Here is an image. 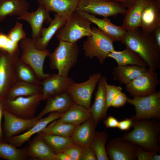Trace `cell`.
<instances>
[{
  "label": "cell",
  "instance_id": "47",
  "mask_svg": "<svg viewBox=\"0 0 160 160\" xmlns=\"http://www.w3.org/2000/svg\"><path fill=\"white\" fill-rule=\"evenodd\" d=\"M118 2L127 9L131 7L135 3L137 0H109Z\"/></svg>",
  "mask_w": 160,
  "mask_h": 160
},
{
  "label": "cell",
  "instance_id": "21",
  "mask_svg": "<svg viewBox=\"0 0 160 160\" xmlns=\"http://www.w3.org/2000/svg\"><path fill=\"white\" fill-rule=\"evenodd\" d=\"M47 100L45 107L37 116L39 119L49 113H63L76 103L67 92L52 96Z\"/></svg>",
  "mask_w": 160,
  "mask_h": 160
},
{
  "label": "cell",
  "instance_id": "24",
  "mask_svg": "<svg viewBox=\"0 0 160 160\" xmlns=\"http://www.w3.org/2000/svg\"><path fill=\"white\" fill-rule=\"evenodd\" d=\"M27 152L29 158L41 160H56V153L37 134L29 143Z\"/></svg>",
  "mask_w": 160,
  "mask_h": 160
},
{
  "label": "cell",
  "instance_id": "10",
  "mask_svg": "<svg viewBox=\"0 0 160 160\" xmlns=\"http://www.w3.org/2000/svg\"><path fill=\"white\" fill-rule=\"evenodd\" d=\"M20 54V49L13 54L0 52V98L4 99L10 88L17 81L15 71L16 61Z\"/></svg>",
  "mask_w": 160,
  "mask_h": 160
},
{
  "label": "cell",
  "instance_id": "25",
  "mask_svg": "<svg viewBox=\"0 0 160 160\" xmlns=\"http://www.w3.org/2000/svg\"><path fill=\"white\" fill-rule=\"evenodd\" d=\"M151 0H137L135 4L127 9L123 19L122 26L126 31L140 27L143 10Z\"/></svg>",
  "mask_w": 160,
  "mask_h": 160
},
{
  "label": "cell",
  "instance_id": "23",
  "mask_svg": "<svg viewBox=\"0 0 160 160\" xmlns=\"http://www.w3.org/2000/svg\"><path fill=\"white\" fill-rule=\"evenodd\" d=\"M96 127L92 116L84 122L76 126L71 137L75 144L81 147L90 146Z\"/></svg>",
  "mask_w": 160,
  "mask_h": 160
},
{
  "label": "cell",
  "instance_id": "4",
  "mask_svg": "<svg viewBox=\"0 0 160 160\" xmlns=\"http://www.w3.org/2000/svg\"><path fill=\"white\" fill-rule=\"evenodd\" d=\"M91 23L77 12H74L56 34L59 41L75 43L85 36L92 34Z\"/></svg>",
  "mask_w": 160,
  "mask_h": 160
},
{
  "label": "cell",
  "instance_id": "8",
  "mask_svg": "<svg viewBox=\"0 0 160 160\" xmlns=\"http://www.w3.org/2000/svg\"><path fill=\"white\" fill-rule=\"evenodd\" d=\"M76 11L108 17L124 15L127 9L121 3L109 0H78Z\"/></svg>",
  "mask_w": 160,
  "mask_h": 160
},
{
  "label": "cell",
  "instance_id": "41",
  "mask_svg": "<svg viewBox=\"0 0 160 160\" xmlns=\"http://www.w3.org/2000/svg\"><path fill=\"white\" fill-rule=\"evenodd\" d=\"M82 147L76 144L63 151L66 154L71 160H81Z\"/></svg>",
  "mask_w": 160,
  "mask_h": 160
},
{
  "label": "cell",
  "instance_id": "48",
  "mask_svg": "<svg viewBox=\"0 0 160 160\" xmlns=\"http://www.w3.org/2000/svg\"><path fill=\"white\" fill-rule=\"evenodd\" d=\"M153 33L156 44L160 49V27L156 28Z\"/></svg>",
  "mask_w": 160,
  "mask_h": 160
},
{
  "label": "cell",
  "instance_id": "49",
  "mask_svg": "<svg viewBox=\"0 0 160 160\" xmlns=\"http://www.w3.org/2000/svg\"><path fill=\"white\" fill-rule=\"evenodd\" d=\"M55 153L56 160H71L66 154L63 152H60Z\"/></svg>",
  "mask_w": 160,
  "mask_h": 160
},
{
  "label": "cell",
  "instance_id": "36",
  "mask_svg": "<svg viewBox=\"0 0 160 160\" xmlns=\"http://www.w3.org/2000/svg\"><path fill=\"white\" fill-rule=\"evenodd\" d=\"M108 135L104 130L95 132L90 145L96 155L97 160H109L105 147Z\"/></svg>",
  "mask_w": 160,
  "mask_h": 160
},
{
  "label": "cell",
  "instance_id": "30",
  "mask_svg": "<svg viewBox=\"0 0 160 160\" xmlns=\"http://www.w3.org/2000/svg\"><path fill=\"white\" fill-rule=\"evenodd\" d=\"M91 116L89 109L75 103L63 113L59 119L62 121L77 126L84 122Z\"/></svg>",
  "mask_w": 160,
  "mask_h": 160
},
{
  "label": "cell",
  "instance_id": "44",
  "mask_svg": "<svg viewBox=\"0 0 160 160\" xmlns=\"http://www.w3.org/2000/svg\"><path fill=\"white\" fill-rule=\"evenodd\" d=\"M133 120L131 118H126L119 121L117 128L121 131H127L132 127Z\"/></svg>",
  "mask_w": 160,
  "mask_h": 160
},
{
  "label": "cell",
  "instance_id": "16",
  "mask_svg": "<svg viewBox=\"0 0 160 160\" xmlns=\"http://www.w3.org/2000/svg\"><path fill=\"white\" fill-rule=\"evenodd\" d=\"M73 82V80L69 77H63L58 74H49L41 81L42 100L54 95L67 92Z\"/></svg>",
  "mask_w": 160,
  "mask_h": 160
},
{
  "label": "cell",
  "instance_id": "14",
  "mask_svg": "<svg viewBox=\"0 0 160 160\" xmlns=\"http://www.w3.org/2000/svg\"><path fill=\"white\" fill-rule=\"evenodd\" d=\"M138 146L130 141L119 137L110 140L106 149L109 160H136Z\"/></svg>",
  "mask_w": 160,
  "mask_h": 160
},
{
  "label": "cell",
  "instance_id": "7",
  "mask_svg": "<svg viewBox=\"0 0 160 160\" xmlns=\"http://www.w3.org/2000/svg\"><path fill=\"white\" fill-rule=\"evenodd\" d=\"M127 102L135 108V114L133 121L160 119V91L146 96L127 99Z\"/></svg>",
  "mask_w": 160,
  "mask_h": 160
},
{
  "label": "cell",
  "instance_id": "31",
  "mask_svg": "<svg viewBox=\"0 0 160 160\" xmlns=\"http://www.w3.org/2000/svg\"><path fill=\"white\" fill-rule=\"evenodd\" d=\"M108 57L114 59L118 65H136L148 67L147 63L138 55L127 48L121 51L115 50L110 53Z\"/></svg>",
  "mask_w": 160,
  "mask_h": 160
},
{
  "label": "cell",
  "instance_id": "29",
  "mask_svg": "<svg viewBox=\"0 0 160 160\" xmlns=\"http://www.w3.org/2000/svg\"><path fill=\"white\" fill-rule=\"evenodd\" d=\"M29 7L25 0H0V23L8 16L20 15Z\"/></svg>",
  "mask_w": 160,
  "mask_h": 160
},
{
  "label": "cell",
  "instance_id": "3",
  "mask_svg": "<svg viewBox=\"0 0 160 160\" xmlns=\"http://www.w3.org/2000/svg\"><path fill=\"white\" fill-rule=\"evenodd\" d=\"M79 52L76 42L59 41L58 46L48 56L51 68L57 70L60 76L68 77L69 71L77 62Z\"/></svg>",
  "mask_w": 160,
  "mask_h": 160
},
{
  "label": "cell",
  "instance_id": "6",
  "mask_svg": "<svg viewBox=\"0 0 160 160\" xmlns=\"http://www.w3.org/2000/svg\"><path fill=\"white\" fill-rule=\"evenodd\" d=\"M19 42L20 58L32 68L40 80H43L49 75L43 71L44 60L49 53V50L37 49L31 38L26 37Z\"/></svg>",
  "mask_w": 160,
  "mask_h": 160
},
{
  "label": "cell",
  "instance_id": "2",
  "mask_svg": "<svg viewBox=\"0 0 160 160\" xmlns=\"http://www.w3.org/2000/svg\"><path fill=\"white\" fill-rule=\"evenodd\" d=\"M131 132H125L122 138L130 141L148 151L160 152L158 138L160 122L155 119L133 120Z\"/></svg>",
  "mask_w": 160,
  "mask_h": 160
},
{
  "label": "cell",
  "instance_id": "35",
  "mask_svg": "<svg viewBox=\"0 0 160 160\" xmlns=\"http://www.w3.org/2000/svg\"><path fill=\"white\" fill-rule=\"evenodd\" d=\"M76 126L55 120L45 128L41 132L43 133L71 137Z\"/></svg>",
  "mask_w": 160,
  "mask_h": 160
},
{
  "label": "cell",
  "instance_id": "32",
  "mask_svg": "<svg viewBox=\"0 0 160 160\" xmlns=\"http://www.w3.org/2000/svg\"><path fill=\"white\" fill-rule=\"evenodd\" d=\"M37 134L40 136L55 153L63 151L65 149L76 144L71 137L46 134L41 132Z\"/></svg>",
  "mask_w": 160,
  "mask_h": 160
},
{
  "label": "cell",
  "instance_id": "45",
  "mask_svg": "<svg viewBox=\"0 0 160 160\" xmlns=\"http://www.w3.org/2000/svg\"><path fill=\"white\" fill-rule=\"evenodd\" d=\"M103 122L107 128H117L119 123L117 119L112 116H109Z\"/></svg>",
  "mask_w": 160,
  "mask_h": 160
},
{
  "label": "cell",
  "instance_id": "27",
  "mask_svg": "<svg viewBox=\"0 0 160 160\" xmlns=\"http://www.w3.org/2000/svg\"><path fill=\"white\" fill-rule=\"evenodd\" d=\"M148 69L147 67L136 65H118L114 68L112 74L114 80L126 85Z\"/></svg>",
  "mask_w": 160,
  "mask_h": 160
},
{
  "label": "cell",
  "instance_id": "19",
  "mask_svg": "<svg viewBox=\"0 0 160 160\" xmlns=\"http://www.w3.org/2000/svg\"><path fill=\"white\" fill-rule=\"evenodd\" d=\"M63 113L54 112L49 113L47 117L39 119L29 129L21 134L14 136L7 141L17 148L21 147L33 135L41 132L49 124L59 119Z\"/></svg>",
  "mask_w": 160,
  "mask_h": 160
},
{
  "label": "cell",
  "instance_id": "1",
  "mask_svg": "<svg viewBox=\"0 0 160 160\" xmlns=\"http://www.w3.org/2000/svg\"><path fill=\"white\" fill-rule=\"evenodd\" d=\"M120 41L143 59L149 70L156 72L160 68V49L156 44L153 33H145L137 28L127 31Z\"/></svg>",
  "mask_w": 160,
  "mask_h": 160
},
{
  "label": "cell",
  "instance_id": "28",
  "mask_svg": "<svg viewBox=\"0 0 160 160\" xmlns=\"http://www.w3.org/2000/svg\"><path fill=\"white\" fill-rule=\"evenodd\" d=\"M42 91L41 85L17 81L8 91L4 99L10 100L20 96H31L42 93Z\"/></svg>",
  "mask_w": 160,
  "mask_h": 160
},
{
  "label": "cell",
  "instance_id": "26",
  "mask_svg": "<svg viewBox=\"0 0 160 160\" xmlns=\"http://www.w3.org/2000/svg\"><path fill=\"white\" fill-rule=\"evenodd\" d=\"M67 20L57 14L54 15V18L49 22V25L41 30L39 39L34 43L35 47L39 50L47 49V47L53 36L62 27Z\"/></svg>",
  "mask_w": 160,
  "mask_h": 160
},
{
  "label": "cell",
  "instance_id": "20",
  "mask_svg": "<svg viewBox=\"0 0 160 160\" xmlns=\"http://www.w3.org/2000/svg\"><path fill=\"white\" fill-rule=\"evenodd\" d=\"M77 12L91 23L96 25L98 28L114 41H120L127 31L122 26H118L112 23L107 17L100 19L93 15L87 12Z\"/></svg>",
  "mask_w": 160,
  "mask_h": 160
},
{
  "label": "cell",
  "instance_id": "22",
  "mask_svg": "<svg viewBox=\"0 0 160 160\" xmlns=\"http://www.w3.org/2000/svg\"><path fill=\"white\" fill-rule=\"evenodd\" d=\"M39 5L68 20L76 11L78 0H37Z\"/></svg>",
  "mask_w": 160,
  "mask_h": 160
},
{
  "label": "cell",
  "instance_id": "34",
  "mask_svg": "<svg viewBox=\"0 0 160 160\" xmlns=\"http://www.w3.org/2000/svg\"><path fill=\"white\" fill-rule=\"evenodd\" d=\"M28 158L27 148H18L8 142H0V158L7 160H25Z\"/></svg>",
  "mask_w": 160,
  "mask_h": 160
},
{
  "label": "cell",
  "instance_id": "11",
  "mask_svg": "<svg viewBox=\"0 0 160 160\" xmlns=\"http://www.w3.org/2000/svg\"><path fill=\"white\" fill-rule=\"evenodd\" d=\"M159 83L158 73L148 69L126 85L125 89L133 97H142L156 92Z\"/></svg>",
  "mask_w": 160,
  "mask_h": 160
},
{
  "label": "cell",
  "instance_id": "39",
  "mask_svg": "<svg viewBox=\"0 0 160 160\" xmlns=\"http://www.w3.org/2000/svg\"><path fill=\"white\" fill-rule=\"evenodd\" d=\"M155 151H148L138 146L136 151V156L138 160H160V155Z\"/></svg>",
  "mask_w": 160,
  "mask_h": 160
},
{
  "label": "cell",
  "instance_id": "18",
  "mask_svg": "<svg viewBox=\"0 0 160 160\" xmlns=\"http://www.w3.org/2000/svg\"><path fill=\"white\" fill-rule=\"evenodd\" d=\"M160 27V0H151L142 12L140 27L147 33H153Z\"/></svg>",
  "mask_w": 160,
  "mask_h": 160
},
{
  "label": "cell",
  "instance_id": "42",
  "mask_svg": "<svg viewBox=\"0 0 160 160\" xmlns=\"http://www.w3.org/2000/svg\"><path fill=\"white\" fill-rule=\"evenodd\" d=\"M95 153L90 146L82 147L81 160H96Z\"/></svg>",
  "mask_w": 160,
  "mask_h": 160
},
{
  "label": "cell",
  "instance_id": "12",
  "mask_svg": "<svg viewBox=\"0 0 160 160\" xmlns=\"http://www.w3.org/2000/svg\"><path fill=\"white\" fill-rule=\"evenodd\" d=\"M101 77L100 73H94L85 81L81 83L73 82L67 92L76 104L89 110L93 93Z\"/></svg>",
  "mask_w": 160,
  "mask_h": 160
},
{
  "label": "cell",
  "instance_id": "5",
  "mask_svg": "<svg viewBox=\"0 0 160 160\" xmlns=\"http://www.w3.org/2000/svg\"><path fill=\"white\" fill-rule=\"evenodd\" d=\"M92 34L87 36L83 45L86 56L90 58L97 57L103 63L109 54L115 50L114 41L98 28L93 27Z\"/></svg>",
  "mask_w": 160,
  "mask_h": 160
},
{
  "label": "cell",
  "instance_id": "46",
  "mask_svg": "<svg viewBox=\"0 0 160 160\" xmlns=\"http://www.w3.org/2000/svg\"><path fill=\"white\" fill-rule=\"evenodd\" d=\"M4 110L3 99L0 98V142L4 141L1 121Z\"/></svg>",
  "mask_w": 160,
  "mask_h": 160
},
{
  "label": "cell",
  "instance_id": "43",
  "mask_svg": "<svg viewBox=\"0 0 160 160\" xmlns=\"http://www.w3.org/2000/svg\"><path fill=\"white\" fill-rule=\"evenodd\" d=\"M127 99L126 95L121 92L115 97L112 102L111 106L119 108L124 106L127 102Z\"/></svg>",
  "mask_w": 160,
  "mask_h": 160
},
{
  "label": "cell",
  "instance_id": "37",
  "mask_svg": "<svg viewBox=\"0 0 160 160\" xmlns=\"http://www.w3.org/2000/svg\"><path fill=\"white\" fill-rule=\"evenodd\" d=\"M18 43L11 40L7 34L0 32V50L13 54L20 49Z\"/></svg>",
  "mask_w": 160,
  "mask_h": 160
},
{
  "label": "cell",
  "instance_id": "33",
  "mask_svg": "<svg viewBox=\"0 0 160 160\" xmlns=\"http://www.w3.org/2000/svg\"><path fill=\"white\" fill-rule=\"evenodd\" d=\"M15 71L17 81L41 85V81L38 78L33 70L22 61L19 57L15 63Z\"/></svg>",
  "mask_w": 160,
  "mask_h": 160
},
{
  "label": "cell",
  "instance_id": "17",
  "mask_svg": "<svg viewBox=\"0 0 160 160\" xmlns=\"http://www.w3.org/2000/svg\"><path fill=\"white\" fill-rule=\"evenodd\" d=\"M107 84L106 77L102 76L97 84L94 103L89 109L96 126L101 120L106 117L108 108L106 98Z\"/></svg>",
  "mask_w": 160,
  "mask_h": 160
},
{
  "label": "cell",
  "instance_id": "9",
  "mask_svg": "<svg viewBox=\"0 0 160 160\" xmlns=\"http://www.w3.org/2000/svg\"><path fill=\"white\" fill-rule=\"evenodd\" d=\"M42 100V93L20 96L10 100L3 99L5 110L17 116L26 119L35 117L37 108Z\"/></svg>",
  "mask_w": 160,
  "mask_h": 160
},
{
  "label": "cell",
  "instance_id": "40",
  "mask_svg": "<svg viewBox=\"0 0 160 160\" xmlns=\"http://www.w3.org/2000/svg\"><path fill=\"white\" fill-rule=\"evenodd\" d=\"M121 87L113 85H107L106 87V98L108 107H111L112 102L116 95L121 92Z\"/></svg>",
  "mask_w": 160,
  "mask_h": 160
},
{
  "label": "cell",
  "instance_id": "15",
  "mask_svg": "<svg viewBox=\"0 0 160 160\" xmlns=\"http://www.w3.org/2000/svg\"><path fill=\"white\" fill-rule=\"evenodd\" d=\"M49 12L44 7L39 5L35 11L30 12L26 11L17 17V20L25 21L30 24L31 39L34 44L40 37L43 23H49L52 19Z\"/></svg>",
  "mask_w": 160,
  "mask_h": 160
},
{
  "label": "cell",
  "instance_id": "38",
  "mask_svg": "<svg viewBox=\"0 0 160 160\" xmlns=\"http://www.w3.org/2000/svg\"><path fill=\"white\" fill-rule=\"evenodd\" d=\"M7 35L11 40L17 43L26 37V34L23 29V24L18 22L16 23L14 26Z\"/></svg>",
  "mask_w": 160,
  "mask_h": 160
},
{
  "label": "cell",
  "instance_id": "13",
  "mask_svg": "<svg viewBox=\"0 0 160 160\" xmlns=\"http://www.w3.org/2000/svg\"><path fill=\"white\" fill-rule=\"evenodd\" d=\"M2 128L4 141L7 142L12 137L26 132L39 119L36 116L29 119L17 116L5 109Z\"/></svg>",
  "mask_w": 160,
  "mask_h": 160
}]
</instances>
